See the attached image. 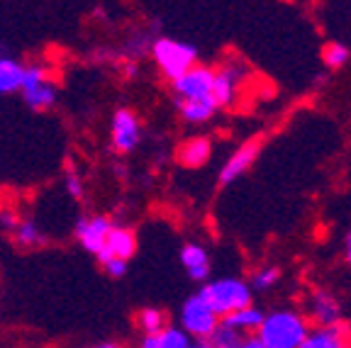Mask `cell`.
I'll return each mask as SVG.
<instances>
[{
  "label": "cell",
  "instance_id": "cell-1",
  "mask_svg": "<svg viewBox=\"0 0 351 348\" xmlns=\"http://www.w3.org/2000/svg\"><path fill=\"white\" fill-rule=\"evenodd\" d=\"M307 321L298 312L276 310L263 314L261 327L256 329L263 348H300L307 336Z\"/></svg>",
  "mask_w": 351,
  "mask_h": 348
},
{
  "label": "cell",
  "instance_id": "cell-2",
  "mask_svg": "<svg viewBox=\"0 0 351 348\" xmlns=\"http://www.w3.org/2000/svg\"><path fill=\"white\" fill-rule=\"evenodd\" d=\"M149 54H152L154 64H156V69L161 71V76L169 83L176 81L181 73H186L193 64H197L195 47L173 37H154Z\"/></svg>",
  "mask_w": 351,
  "mask_h": 348
},
{
  "label": "cell",
  "instance_id": "cell-3",
  "mask_svg": "<svg viewBox=\"0 0 351 348\" xmlns=\"http://www.w3.org/2000/svg\"><path fill=\"white\" fill-rule=\"evenodd\" d=\"M197 295L213 307L219 319L230 314V312L239 310V307L252 305L254 299L252 285H247L244 280H237V277H219L213 283H205Z\"/></svg>",
  "mask_w": 351,
  "mask_h": 348
},
{
  "label": "cell",
  "instance_id": "cell-4",
  "mask_svg": "<svg viewBox=\"0 0 351 348\" xmlns=\"http://www.w3.org/2000/svg\"><path fill=\"white\" fill-rule=\"evenodd\" d=\"M20 95L29 110L44 112L51 110L59 98V88L51 81L49 71L42 64H25V76H22Z\"/></svg>",
  "mask_w": 351,
  "mask_h": 348
},
{
  "label": "cell",
  "instance_id": "cell-5",
  "mask_svg": "<svg viewBox=\"0 0 351 348\" xmlns=\"http://www.w3.org/2000/svg\"><path fill=\"white\" fill-rule=\"evenodd\" d=\"M142 136L144 125L139 120V114L130 108L115 110L112 122H110V147H112V151L127 156L142 144Z\"/></svg>",
  "mask_w": 351,
  "mask_h": 348
},
{
  "label": "cell",
  "instance_id": "cell-6",
  "mask_svg": "<svg viewBox=\"0 0 351 348\" xmlns=\"http://www.w3.org/2000/svg\"><path fill=\"white\" fill-rule=\"evenodd\" d=\"M213 81L215 69L193 64L186 73H181L176 81H171V90H173L176 100H210V103H215ZM215 108H217V103H215Z\"/></svg>",
  "mask_w": 351,
  "mask_h": 348
},
{
  "label": "cell",
  "instance_id": "cell-7",
  "mask_svg": "<svg viewBox=\"0 0 351 348\" xmlns=\"http://www.w3.org/2000/svg\"><path fill=\"white\" fill-rule=\"evenodd\" d=\"M219 316L215 314L213 307L205 302L200 295H191L181 307V327L193 336V346L195 341H203L213 334V329L217 327Z\"/></svg>",
  "mask_w": 351,
  "mask_h": 348
},
{
  "label": "cell",
  "instance_id": "cell-8",
  "mask_svg": "<svg viewBox=\"0 0 351 348\" xmlns=\"http://www.w3.org/2000/svg\"><path fill=\"white\" fill-rule=\"evenodd\" d=\"M247 76V69L241 61H227L219 69H215V81H213V98L217 108H230L237 100V88L241 86Z\"/></svg>",
  "mask_w": 351,
  "mask_h": 348
},
{
  "label": "cell",
  "instance_id": "cell-9",
  "mask_svg": "<svg viewBox=\"0 0 351 348\" xmlns=\"http://www.w3.org/2000/svg\"><path fill=\"white\" fill-rule=\"evenodd\" d=\"M137 253V234H134V229L125 227V224H112L105 236L103 246L100 251L95 253L100 263L108 261V258H125V261H132Z\"/></svg>",
  "mask_w": 351,
  "mask_h": 348
},
{
  "label": "cell",
  "instance_id": "cell-10",
  "mask_svg": "<svg viewBox=\"0 0 351 348\" xmlns=\"http://www.w3.org/2000/svg\"><path fill=\"white\" fill-rule=\"evenodd\" d=\"M112 224L115 222L110 217H105V214H81L76 219V227H73V236H76V241L90 256H95Z\"/></svg>",
  "mask_w": 351,
  "mask_h": 348
},
{
  "label": "cell",
  "instance_id": "cell-11",
  "mask_svg": "<svg viewBox=\"0 0 351 348\" xmlns=\"http://www.w3.org/2000/svg\"><path fill=\"white\" fill-rule=\"evenodd\" d=\"M261 147H263V136H252L249 142H244L230 158H227V164L222 166L219 171V185L225 188V185L234 183L237 178L247 173L249 169L254 166V161L258 158L261 153Z\"/></svg>",
  "mask_w": 351,
  "mask_h": 348
},
{
  "label": "cell",
  "instance_id": "cell-12",
  "mask_svg": "<svg viewBox=\"0 0 351 348\" xmlns=\"http://www.w3.org/2000/svg\"><path fill=\"white\" fill-rule=\"evenodd\" d=\"M351 346V327L341 319L319 324L315 332H307L300 348H344Z\"/></svg>",
  "mask_w": 351,
  "mask_h": 348
},
{
  "label": "cell",
  "instance_id": "cell-13",
  "mask_svg": "<svg viewBox=\"0 0 351 348\" xmlns=\"http://www.w3.org/2000/svg\"><path fill=\"white\" fill-rule=\"evenodd\" d=\"M210 156H213V142L203 134L188 136L176 147V161L183 169H200V166L208 164Z\"/></svg>",
  "mask_w": 351,
  "mask_h": 348
},
{
  "label": "cell",
  "instance_id": "cell-14",
  "mask_svg": "<svg viewBox=\"0 0 351 348\" xmlns=\"http://www.w3.org/2000/svg\"><path fill=\"white\" fill-rule=\"evenodd\" d=\"M144 348H191L193 336L183 327H173V324H166L159 332L144 334L142 336Z\"/></svg>",
  "mask_w": 351,
  "mask_h": 348
},
{
  "label": "cell",
  "instance_id": "cell-15",
  "mask_svg": "<svg viewBox=\"0 0 351 348\" xmlns=\"http://www.w3.org/2000/svg\"><path fill=\"white\" fill-rule=\"evenodd\" d=\"M181 263L186 266L188 277L195 283H205L210 277V258L208 251L200 244H186L181 249Z\"/></svg>",
  "mask_w": 351,
  "mask_h": 348
},
{
  "label": "cell",
  "instance_id": "cell-16",
  "mask_svg": "<svg viewBox=\"0 0 351 348\" xmlns=\"http://www.w3.org/2000/svg\"><path fill=\"white\" fill-rule=\"evenodd\" d=\"M10 236L20 249H39L47 244V234L42 232V227L27 217H17V222L10 229Z\"/></svg>",
  "mask_w": 351,
  "mask_h": 348
},
{
  "label": "cell",
  "instance_id": "cell-17",
  "mask_svg": "<svg viewBox=\"0 0 351 348\" xmlns=\"http://www.w3.org/2000/svg\"><path fill=\"white\" fill-rule=\"evenodd\" d=\"M22 76H25V64L15 56L0 54V95L20 92Z\"/></svg>",
  "mask_w": 351,
  "mask_h": 348
},
{
  "label": "cell",
  "instance_id": "cell-18",
  "mask_svg": "<svg viewBox=\"0 0 351 348\" xmlns=\"http://www.w3.org/2000/svg\"><path fill=\"white\" fill-rule=\"evenodd\" d=\"M176 110L188 125H205L217 112L215 103H210V100H176Z\"/></svg>",
  "mask_w": 351,
  "mask_h": 348
},
{
  "label": "cell",
  "instance_id": "cell-19",
  "mask_svg": "<svg viewBox=\"0 0 351 348\" xmlns=\"http://www.w3.org/2000/svg\"><path fill=\"white\" fill-rule=\"evenodd\" d=\"M241 338H244V334H241L239 329L230 327L225 319H219L217 327L213 329V334H210L208 338H203V341H195V346H200V348H239Z\"/></svg>",
  "mask_w": 351,
  "mask_h": 348
},
{
  "label": "cell",
  "instance_id": "cell-20",
  "mask_svg": "<svg viewBox=\"0 0 351 348\" xmlns=\"http://www.w3.org/2000/svg\"><path fill=\"white\" fill-rule=\"evenodd\" d=\"M310 314L317 324H329V321L341 319V305L335 297L324 290L313 295V305H310Z\"/></svg>",
  "mask_w": 351,
  "mask_h": 348
},
{
  "label": "cell",
  "instance_id": "cell-21",
  "mask_svg": "<svg viewBox=\"0 0 351 348\" xmlns=\"http://www.w3.org/2000/svg\"><path fill=\"white\" fill-rule=\"evenodd\" d=\"M222 319H225L230 327L239 329L241 334H252V332H256V329L261 327L263 312L258 310V307H254V305H247V307H239V310L230 312V314H225Z\"/></svg>",
  "mask_w": 351,
  "mask_h": 348
},
{
  "label": "cell",
  "instance_id": "cell-22",
  "mask_svg": "<svg viewBox=\"0 0 351 348\" xmlns=\"http://www.w3.org/2000/svg\"><path fill=\"white\" fill-rule=\"evenodd\" d=\"M152 42H154L152 34H149L147 29H139V32H134V34H130V37H127V42L120 47V56H122V59L139 61L149 49H152Z\"/></svg>",
  "mask_w": 351,
  "mask_h": 348
},
{
  "label": "cell",
  "instance_id": "cell-23",
  "mask_svg": "<svg viewBox=\"0 0 351 348\" xmlns=\"http://www.w3.org/2000/svg\"><path fill=\"white\" fill-rule=\"evenodd\" d=\"M137 327L142 334H154L161 327H166V314L156 307H144L137 312Z\"/></svg>",
  "mask_w": 351,
  "mask_h": 348
},
{
  "label": "cell",
  "instance_id": "cell-24",
  "mask_svg": "<svg viewBox=\"0 0 351 348\" xmlns=\"http://www.w3.org/2000/svg\"><path fill=\"white\" fill-rule=\"evenodd\" d=\"M351 51L349 47H344V44L339 42H332L324 47L322 51V61L327 69H332V71H337V69H341V66H346V61H349Z\"/></svg>",
  "mask_w": 351,
  "mask_h": 348
},
{
  "label": "cell",
  "instance_id": "cell-25",
  "mask_svg": "<svg viewBox=\"0 0 351 348\" xmlns=\"http://www.w3.org/2000/svg\"><path fill=\"white\" fill-rule=\"evenodd\" d=\"M64 190L69 192V197L76 202H81L86 197V183H83V175L78 173L73 166L66 169V175H64Z\"/></svg>",
  "mask_w": 351,
  "mask_h": 348
},
{
  "label": "cell",
  "instance_id": "cell-26",
  "mask_svg": "<svg viewBox=\"0 0 351 348\" xmlns=\"http://www.w3.org/2000/svg\"><path fill=\"white\" fill-rule=\"evenodd\" d=\"M280 280V268L278 266H266L261 271L254 273L252 277V288L254 290H271Z\"/></svg>",
  "mask_w": 351,
  "mask_h": 348
},
{
  "label": "cell",
  "instance_id": "cell-27",
  "mask_svg": "<svg viewBox=\"0 0 351 348\" xmlns=\"http://www.w3.org/2000/svg\"><path fill=\"white\" fill-rule=\"evenodd\" d=\"M103 266V271L108 273L110 277H125L127 275V266H130V261H125V258H108V261L100 263Z\"/></svg>",
  "mask_w": 351,
  "mask_h": 348
},
{
  "label": "cell",
  "instance_id": "cell-28",
  "mask_svg": "<svg viewBox=\"0 0 351 348\" xmlns=\"http://www.w3.org/2000/svg\"><path fill=\"white\" fill-rule=\"evenodd\" d=\"M120 73H122V78H125L127 83H132V81H137V78H139V73H142V66H139V61H134V59H122L120 61Z\"/></svg>",
  "mask_w": 351,
  "mask_h": 348
},
{
  "label": "cell",
  "instance_id": "cell-29",
  "mask_svg": "<svg viewBox=\"0 0 351 348\" xmlns=\"http://www.w3.org/2000/svg\"><path fill=\"white\" fill-rule=\"evenodd\" d=\"M17 222V214L15 212H10V210H8V212H0V224H3V227L8 229V232H10L12 229V224Z\"/></svg>",
  "mask_w": 351,
  "mask_h": 348
},
{
  "label": "cell",
  "instance_id": "cell-30",
  "mask_svg": "<svg viewBox=\"0 0 351 348\" xmlns=\"http://www.w3.org/2000/svg\"><path fill=\"white\" fill-rule=\"evenodd\" d=\"M344 256H346V263L351 266V232L346 234V246H344Z\"/></svg>",
  "mask_w": 351,
  "mask_h": 348
}]
</instances>
